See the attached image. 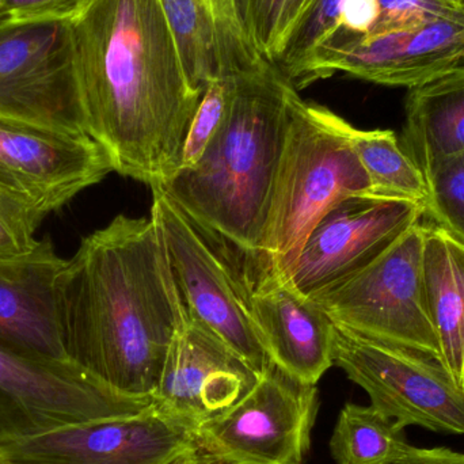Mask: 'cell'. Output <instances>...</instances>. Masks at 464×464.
I'll use <instances>...</instances> for the list:
<instances>
[{
  "label": "cell",
  "instance_id": "cell-1",
  "mask_svg": "<svg viewBox=\"0 0 464 464\" xmlns=\"http://www.w3.org/2000/svg\"><path fill=\"white\" fill-rule=\"evenodd\" d=\"M83 127L113 170L162 187L204 90L193 86L160 0H82L71 18Z\"/></svg>",
  "mask_w": 464,
  "mask_h": 464
},
{
  "label": "cell",
  "instance_id": "cell-2",
  "mask_svg": "<svg viewBox=\"0 0 464 464\" xmlns=\"http://www.w3.org/2000/svg\"><path fill=\"white\" fill-rule=\"evenodd\" d=\"M67 359L117 392L151 397L187 316L151 218L87 235L57 278Z\"/></svg>",
  "mask_w": 464,
  "mask_h": 464
},
{
  "label": "cell",
  "instance_id": "cell-3",
  "mask_svg": "<svg viewBox=\"0 0 464 464\" xmlns=\"http://www.w3.org/2000/svg\"><path fill=\"white\" fill-rule=\"evenodd\" d=\"M294 92L275 68L237 76L219 135L196 165L158 187L219 248L240 284L258 250Z\"/></svg>",
  "mask_w": 464,
  "mask_h": 464
},
{
  "label": "cell",
  "instance_id": "cell-4",
  "mask_svg": "<svg viewBox=\"0 0 464 464\" xmlns=\"http://www.w3.org/2000/svg\"><path fill=\"white\" fill-rule=\"evenodd\" d=\"M343 121L292 92L285 144L258 250L242 280L245 292L269 278L286 280L321 218L348 196L373 192Z\"/></svg>",
  "mask_w": 464,
  "mask_h": 464
},
{
  "label": "cell",
  "instance_id": "cell-5",
  "mask_svg": "<svg viewBox=\"0 0 464 464\" xmlns=\"http://www.w3.org/2000/svg\"><path fill=\"white\" fill-rule=\"evenodd\" d=\"M424 231L422 220L372 264L311 299L343 329L441 362L425 304Z\"/></svg>",
  "mask_w": 464,
  "mask_h": 464
},
{
  "label": "cell",
  "instance_id": "cell-6",
  "mask_svg": "<svg viewBox=\"0 0 464 464\" xmlns=\"http://www.w3.org/2000/svg\"><path fill=\"white\" fill-rule=\"evenodd\" d=\"M152 405L111 389L71 362H49L0 345V441L135 416Z\"/></svg>",
  "mask_w": 464,
  "mask_h": 464
},
{
  "label": "cell",
  "instance_id": "cell-7",
  "mask_svg": "<svg viewBox=\"0 0 464 464\" xmlns=\"http://www.w3.org/2000/svg\"><path fill=\"white\" fill-rule=\"evenodd\" d=\"M333 359L371 406L402 428L464 435V389L438 360L360 337L334 324Z\"/></svg>",
  "mask_w": 464,
  "mask_h": 464
},
{
  "label": "cell",
  "instance_id": "cell-8",
  "mask_svg": "<svg viewBox=\"0 0 464 464\" xmlns=\"http://www.w3.org/2000/svg\"><path fill=\"white\" fill-rule=\"evenodd\" d=\"M151 218L190 318L219 335L256 372L270 360L254 329L245 289L219 248L160 188H151Z\"/></svg>",
  "mask_w": 464,
  "mask_h": 464
},
{
  "label": "cell",
  "instance_id": "cell-9",
  "mask_svg": "<svg viewBox=\"0 0 464 464\" xmlns=\"http://www.w3.org/2000/svg\"><path fill=\"white\" fill-rule=\"evenodd\" d=\"M318 411L316 386L270 362L251 392L195 438L201 450L231 464H303Z\"/></svg>",
  "mask_w": 464,
  "mask_h": 464
},
{
  "label": "cell",
  "instance_id": "cell-10",
  "mask_svg": "<svg viewBox=\"0 0 464 464\" xmlns=\"http://www.w3.org/2000/svg\"><path fill=\"white\" fill-rule=\"evenodd\" d=\"M0 119L86 133L70 21L0 29Z\"/></svg>",
  "mask_w": 464,
  "mask_h": 464
},
{
  "label": "cell",
  "instance_id": "cell-11",
  "mask_svg": "<svg viewBox=\"0 0 464 464\" xmlns=\"http://www.w3.org/2000/svg\"><path fill=\"white\" fill-rule=\"evenodd\" d=\"M425 217L427 207L417 201L378 192L348 196L316 223L286 280L313 297L372 264Z\"/></svg>",
  "mask_w": 464,
  "mask_h": 464
},
{
  "label": "cell",
  "instance_id": "cell-12",
  "mask_svg": "<svg viewBox=\"0 0 464 464\" xmlns=\"http://www.w3.org/2000/svg\"><path fill=\"white\" fill-rule=\"evenodd\" d=\"M111 171V158L86 133L0 119V188L43 220Z\"/></svg>",
  "mask_w": 464,
  "mask_h": 464
},
{
  "label": "cell",
  "instance_id": "cell-13",
  "mask_svg": "<svg viewBox=\"0 0 464 464\" xmlns=\"http://www.w3.org/2000/svg\"><path fill=\"white\" fill-rule=\"evenodd\" d=\"M259 378L219 335L187 314L152 392V406L196 435L237 405Z\"/></svg>",
  "mask_w": 464,
  "mask_h": 464
},
{
  "label": "cell",
  "instance_id": "cell-14",
  "mask_svg": "<svg viewBox=\"0 0 464 464\" xmlns=\"http://www.w3.org/2000/svg\"><path fill=\"white\" fill-rule=\"evenodd\" d=\"M195 435L150 406L135 416L0 441V457L32 464H171Z\"/></svg>",
  "mask_w": 464,
  "mask_h": 464
},
{
  "label": "cell",
  "instance_id": "cell-15",
  "mask_svg": "<svg viewBox=\"0 0 464 464\" xmlns=\"http://www.w3.org/2000/svg\"><path fill=\"white\" fill-rule=\"evenodd\" d=\"M464 64V19L378 33L330 44L316 52L303 89L333 73L392 87L421 86Z\"/></svg>",
  "mask_w": 464,
  "mask_h": 464
},
{
  "label": "cell",
  "instance_id": "cell-16",
  "mask_svg": "<svg viewBox=\"0 0 464 464\" xmlns=\"http://www.w3.org/2000/svg\"><path fill=\"white\" fill-rule=\"evenodd\" d=\"M248 314L270 362L316 386L334 365V324L288 280L269 278L246 292Z\"/></svg>",
  "mask_w": 464,
  "mask_h": 464
},
{
  "label": "cell",
  "instance_id": "cell-17",
  "mask_svg": "<svg viewBox=\"0 0 464 464\" xmlns=\"http://www.w3.org/2000/svg\"><path fill=\"white\" fill-rule=\"evenodd\" d=\"M64 264L48 237L24 258L0 264V345L33 359L70 362L57 308Z\"/></svg>",
  "mask_w": 464,
  "mask_h": 464
},
{
  "label": "cell",
  "instance_id": "cell-18",
  "mask_svg": "<svg viewBox=\"0 0 464 464\" xmlns=\"http://www.w3.org/2000/svg\"><path fill=\"white\" fill-rule=\"evenodd\" d=\"M421 264L441 364L464 389V242L435 223L425 225Z\"/></svg>",
  "mask_w": 464,
  "mask_h": 464
},
{
  "label": "cell",
  "instance_id": "cell-19",
  "mask_svg": "<svg viewBox=\"0 0 464 464\" xmlns=\"http://www.w3.org/2000/svg\"><path fill=\"white\" fill-rule=\"evenodd\" d=\"M405 111L401 144L427 179L464 152V64L409 89Z\"/></svg>",
  "mask_w": 464,
  "mask_h": 464
},
{
  "label": "cell",
  "instance_id": "cell-20",
  "mask_svg": "<svg viewBox=\"0 0 464 464\" xmlns=\"http://www.w3.org/2000/svg\"><path fill=\"white\" fill-rule=\"evenodd\" d=\"M288 0H209L222 44L225 76L272 68Z\"/></svg>",
  "mask_w": 464,
  "mask_h": 464
},
{
  "label": "cell",
  "instance_id": "cell-21",
  "mask_svg": "<svg viewBox=\"0 0 464 464\" xmlns=\"http://www.w3.org/2000/svg\"><path fill=\"white\" fill-rule=\"evenodd\" d=\"M329 446L337 464H398L416 449L405 428L372 406L356 403L341 409Z\"/></svg>",
  "mask_w": 464,
  "mask_h": 464
},
{
  "label": "cell",
  "instance_id": "cell-22",
  "mask_svg": "<svg viewBox=\"0 0 464 464\" xmlns=\"http://www.w3.org/2000/svg\"><path fill=\"white\" fill-rule=\"evenodd\" d=\"M343 132L362 162L373 192L427 207V179L392 130H364L343 121Z\"/></svg>",
  "mask_w": 464,
  "mask_h": 464
},
{
  "label": "cell",
  "instance_id": "cell-23",
  "mask_svg": "<svg viewBox=\"0 0 464 464\" xmlns=\"http://www.w3.org/2000/svg\"><path fill=\"white\" fill-rule=\"evenodd\" d=\"M193 86L225 76L222 44L209 0H160Z\"/></svg>",
  "mask_w": 464,
  "mask_h": 464
},
{
  "label": "cell",
  "instance_id": "cell-24",
  "mask_svg": "<svg viewBox=\"0 0 464 464\" xmlns=\"http://www.w3.org/2000/svg\"><path fill=\"white\" fill-rule=\"evenodd\" d=\"M343 0H314L284 35L273 57L275 70L297 92L316 49L333 34Z\"/></svg>",
  "mask_w": 464,
  "mask_h": 464
},
{
  "label": "cell",
  "instance_id": "cell-25",
  "mask_svg": "<svg viewBox=\"0 0 464 464\" xmlns=\"http://www.w3.org/2000/svg\"><path fill=\"white\" fill-rule=\"evenodd\" d=\"M235 95L237 76L215 78L207 84L185 138L177 171L187 170L201 160L209 144L217 139L228 121Z\"/></svg>",
  "mask_w": 464,
  "mask_h": 464
},
{
  "label": "cell",
  "instance_id": "cell-26",
  "mask_svg": "<svg viewBox=\"0 0 464 464\" xmlns=\"http://www.w3.org/2000/svg\"><path fill=\"white\" fill-rule=\"evenodd\" d=\"M425 179L427 217L464 242V152L436 166Z\"/></svg>",
  "mask_w": 464,
  "mask_h": 464
},
{
  "label": "cell",
  "instance_id": "cell-27",
  "mask_svg": "<svg viewBox=\"0 0 464 464\" xmlns=\"http://www.w3.org/2000/svg\"><path fill=\"white\" fill-rule=\"evenodd\" d=\"M44 220L22 198L0 188V264L19 261L37 248Z\"/></svg>",
  "mask_w": 464,
  "mask_h": 464
},
{
  "label": "cell",
  "instance_id": "cell-28",
  "mask_svg": "<svg viewBox=\"0 0 464 464\" xmlns=\"http://www.w3.org/2000/svg\"><path fill=\"white\" fill-rule=\"evenodd\" d=\"M379 19L372 34L414 29L440 21H462L460 0H378ZM371 34V35H372Z\"/></svg>",
  "mask_w": 464,
  "mask_h": 464
},
{
  "label": "cell",
  "instance_id": "cell-29",
  "mask_svg": "<svg viewBox=\"0 0 464 464\" xmlns=\"http://www.w3.org/2000/svg\"><path fill=\"white\" fill-rule=\"evenodd\" d=\"M82 0H2L8 24L71 21Z\"/></svg>",
  "mask_w": 464,
  "mask_h": 464
},
{
  "label": "cell",
  "instance_id": "cell-30",
  "mask_svg": "<svg viewBox=\"0 0 464 464\" xmlns=\"http://www.w3.org/2000/svg\"><path fill=\"white\" fill-rule=\"evenodd\" d=\"M398 464H464V454L446 447L414 449L408 458Z\"/></svg>",
  "mask_w": 464,
  "mask_h": 464
},
{
  "label": "cell",
  "instance_id": "cell-31",
  "mask_svg": "<svg viewBox=\"0 0 464 464\" xmlns=\"http://www.w3.org/2000/svg\"><path fill=\"white\" fill-rule=\"evenodd\" d=\"M313 2L314 0H288V2H286L285 11H284L283 24H281L280 40H278V45H280L284 35H285L286 33H288L289 30L294 27V24L299 21L300 16L304 14V11L310 7L311 3Z\"/></svg>",
  "mask_w": 464,
  "mask_h": 464
},
{
  "label": "cell",
  "instance_id": "cell-32",
  "mask_svg": "<svg viewBox=\"0 0 464 464\" xmlns=\"http://www.w3.org/2000/svg\"><path fill=\"white\" fill-rule=\"evenodd\" d=\"M171 464H231L225 462V460L219 459L215 455L209 454V452L204 451L200 447L193 450V451L188 452L184 457L177 459L176 462Z\"/></svg>",
  "mask_w": 464,
  "mask_h": 464
},
{
  "label": "cell",
  "instance_id": "cell-33",
  "mask_svg": "<svg viewBox=\"0 0 464 464\" xmlns=\"http://www.w3.org/2000/svg\"><path fill=\"white\" fill-rule=\"evenodd\" d=\"M7 14H5V8H3L2 0H0V29H3V27L7 26Z\"/></svg>",
  "mask_w": 464,
  "mask_h": 464
},
{
  "label": "cell",
  "instance_id": "cell-34",
  "mask_svg": "<svg viewBox=\"0 0 464 464\" xmlns=\"http://www.w3.org/2000/svg\"><path fill=\"white\" fill-rule=\"evenodd\" d=\"M0 464H32V463L16 462V460L5 459V458L0 457Z\"/></svg>",
  "mask_w": 464,
  "mask_h": 464
}]
</instances>
